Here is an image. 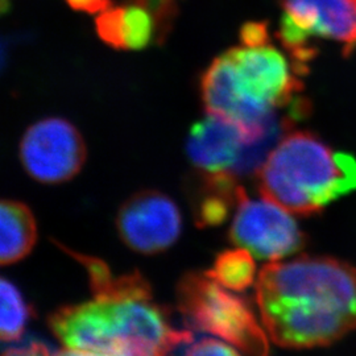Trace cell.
Returning <instances> with one entry per match:
<instances>
[{
	"label": "cell",
	"mask_w": 356,
	"mask_h": 356,
	"mask_svg": "<svg viewBox=\"0 0 356 356\" xmlns=\"http://www.w3.org/2000/svg\"><path fill=\"white\" fill-rule=\"evenodd\" d=\"M254 300L275 343L329 346L356 329V268L327 256L272 263L259 273Z\"/></svg>",
	"instance_id": "cell-1"
},
{
	"label": "cell",
	"mask_w": 356,
	"mask_h": 356,
	"mask_svg": "<svg viewBox=\"0 0 356 356\" xmlns=\"http://www.w3.org/2000/svg\"><path fill=\"white\" fill-rule=\"evenodd\" d=\"M301 90L298 78L280 51L264 44L225 51L201 79L207 114L226 118L256 140L276 120V110Z\"/></svg>",
	"instance_id": "cell-2"
},
{
	"label": "cell",
	"mask_w": 356,
	"mask_h": 356,
	"mask_svg": "<svg viewBox=\"0 0 356 356\" xmlns=\"http://www.w3.org/2000/svg\"><path fill=\"white\" fill-rule=\"evenodd\" d=\"M256 181L263 198L296 216H316L356 191V159L334 152L312 132H286L256 170Z\"/></svg>",
	"instance_id": "cell-3"
},
{
	"label": "cell",
	"mask_w": 356,
	"mask_h": 356,
	"mask_svg": "<svg viewBox=\"0 0 356 356\" xmlns=\"http://www.w3.org/2000/svg\"><path fill=\"white\" fill-rule=\"evenodd\" d=\"M177 306L193 330L213 334L245 356H269L266 329L248 301L222 286L206 272H191L181 279Z\"/></svg>",
	"instance_id": "cell-4"
},
{
	"label": "cell",
	"mask_w": 356,
	"mask_h": 356,
	"mask_svg": "<svg viewBox=\"0 0 356 356\" xmlns=\"http://www.w3.org/2000/svg\"><path fill=\"white\" fill-rule=\"evenodd\" d=\"M20 161L40 184L58 185L76 177L86 163V144L70 122L47 118L26 129L20 143Z\"/></svg>",
	"instance_id": "cell-5"
},
{
	"label": "cell",
	"mask_w": 356,
	"mask_h": 356,
	"mask_svg": "<svg viewBox=\"0 0 356 356\" xmlns=\"http://www.w3.org/2000/svg\"><path fill=\"white\" fill-rule=\"evenodd\" d=\"M229 238L264 260H281L304 248L305 234L288 210L269 200H251L244 191L236 206Z\"/></svg>",
	"instance_id": "cell-6"
},
{
	"label": "cell",
	"mask_w": 356,
	"mask_h": 356,
	"mask_svg": "<svg viewBox=\"0 0 356 356\" xmlns=\"http://www.w3.org/2000/svg\"><path fill=\"white\" fill-rule=\"evenodd\" d=\"M120 239L135 252L156 254L169 250L182 231L177 204L164 193L144 191L129 197L116 216Z\"/></svg>",
	"instance_id": "cell-7"
},
{
	"label": "cell",
	"mask_w": 356,
	"mask_h": 356,
	"mask_svg": "<svg viewBox=\"0 0 356 356\" xmlns=\"http://www.w3.org/2000/svg\"><path fill=\"white\" fill-rule=\"evenodd\" d=\"M236 123L209 114L191 129L186 152L201 175H232L242 160L245 145L252 143Z\"/></svg>",
	"instance_id": "cell-8"
},
{
	"label": "cell",
	"mask_w": 356,
	"mask_h": 356,
	"mask_svg": "<svg viewBox=\"0 0 356 356\" xmlns=\"http://www.w3.org/2000/svg\"><path fill=\"white\" fill-rule=\"evenodd\" d=\"M285 16L309 38L343 42L346 51L356 47V0H284Z\"/></svg>",
	"instance_id": "cell-9"
},
{
	"label": "cell",
	"mask_w": 356,
	"mask_h": 356,
	"mask_svg": "<svg viewBox=\"0 0 356 356\" xmlns=\"http://www.w3.org/2000/svg\"><path fill=\"white\" fill-rule=\"evenodd\" d=\"M244 191L232 175H201V188L191 204L195 225L201 229L222 226Z\"/></svg>",
	"instance_id": "cell-10"
},
{
	"label": "cell",
	"mask_w": 356,
	"mask_h": 356,
	"mask_svg": "<svg viewBox=\"0 0 356 356\" xmlns=\"http://www.w3.org/2000/svg\"><path fill=\"white\" fill-rule=\"evenodd\" d=\"M38 242V223L31 209L19 201L0 200V266L23 260Z\"/></svg>",
	"instance_id": "cell-11"
},
{
	"label": "cell",
	"mask_w": 356,
	"mask_h": 356,
	"mask_svg": "<svg viewBox=\"0 0 356 356\" xmlns=\"http://www.w3.org/2000/svg\"><path fill=\"white\" fill-rule=\"evenodd\" d=\"M254 254L245 248L225 250L218 254L206 273L232 292H244L256 279Z\"/></svg>",
	"instance_id": "cell-12"
},
{
	"label": "cell",
	"mask_w": 356,
	"mask_h": 356,
	"mask_svg": "<svg viewBox=\"0 0 356 356\" xmlns=\"http://www.w3.org/2000/svg\"><path fill=\"white\" fill-rule=\"evenodd\" d=\"M32 309L20 291L0 277V342L19 341L26 332Z\"/></svg>",
	"instance_id": "cell-13"
},
{
	"label": "cell",
	"mask_w": 356,
	"mask_h": 356,
	"mask_svg": "<svg viewBox=\"0 0 356 356\" xmlns=\"http://www.w3.org/2000/svg\"><path fill=\"white\" fill-rule=\"evenodd\" d=\"M157 31L153 13L143 4L123 7V41L124 49L140 51L152 41Z\"/></svg>",
	"instance_id": "cell-14"
},
{
	"label": "cell",
	"mask_w": 356,
	"mask_h": 356,
	"mask_svg": "<svg viewBox=\"0 0 356 356\" xmlns=\"http://www.w3.org/2000/svg\"><path fill=\"white\" fill-rule=\"evenodd\" d=\"M95 29L104 44L114 49H124L123 7H110L95 19Z\"/></svg>",
	"instance_id": "cell-15"
},
{
	"label": "cell",
	"mask_w": 356,
	"mask_h": 356,
	"mask_svg": "<svg viewBox=\"0 0 356 356\" xmlns=\"http://www.w3.org/2000/svg\"><path fill=\"white\" fill-rule=\"evenodd\" d=\"M185 356H242L227 342L204 338L191 344Z\"/></svg>",
	"instance_id": "cell-16"
},
{
	"label": "cell",
	"mask_w": 356,
	"mask_h": 356,
	"mask_svg": "<svg viewBox=\"0 0 356 356\" xmlns=\"http://www.w3.org/2000/svg\"><path fill=\"white\" fill-rule=\"evenodd\" d=\"M241 40L243 45L247 47H257L268 44V26L267 23H259L251 22L243 26L241 31Z\"/></svg>",
	"instance_id": "cell-17"
},
{
	"label": "cell",
	"mask_w": 356,
	"mask_h": 356,
	"mask_svg": "<svg viewBox=\"0 0 356 356\" xmlns=\"http://www.w3.org/2000/svg\"><path fill=\"white\" fill-rule=\"evenodd\" d=\"M66 1L73 10H76L78 13H91V15L103 13L107 8L113 7L111 0H66Z\"/></svg>",
	"instance_id": "cell-18"
},
{
	"label": "cell",
	"mask_w": 356,
	"mask_h": 356,
	"mask_svg": "<svg viewBox=\"0 0 356 356\" xmlns=\"http://www.w3.org/2000/svg\"><path fill=\"white\" fill-rule=\"evenodd\" d=\"M0 356H53V354L47 346L38 342H32L26 346L10 348Z\"/></svg>",
	"instance_id": "cell-19"
},
{
	"label": "cell",
	"mask_w": 356,
	"mask_h": 356,
	"mask_svg": "<svg viewBox=\"0 0 356 356\" xmlns=\"http://www.w3.org/2000/svg\"><path fill=\"white\" fill-rule=\"evenodd\" d=\"M53 356H101L89 351H82V350H74V348H66L53 354Z\"/></svg>",
	"instance_id": "cell-20"
},
{
	"label": "cell",
	"mask_w": 356,
	"mask_h": 356,
	"mask_svg": "<svg viewBox=\"0 0 356 356\" xmlns=\"http://www.w3.org/2000/svg\"><path fill=\"white\" fill-rule=\"evenodd\" d=\"M13 7V0H0V16L10 13Z\"/></svg>",
	"instance_id": "cell-21"
}]
</instances>
